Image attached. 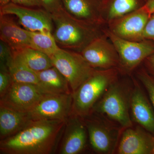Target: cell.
I'll return each mask as SVG.
<instances>
[{"instance_id":"cell-1","label":"cell","mask_w":154,"mask_h":154,"mask_svg":"<svg viewBox=\"0 0 154 154\" xmlns=\"http://www.w3.org/2000/svg\"><path fill=\"white\" fill-rule=\"evenodd\" d=\"M66 122L60 120L32 121L17 133L0 140V154L55 152Z\"/></svg>"},{"instance_id":"cell-2","label":"cell","mask_w":154,"mask_h":154,"mask_svg":"<svg viewBox=\"0 0 154 154\" xmlns=\"http://www.w3.org/2000/svg\"><path fill=\"white\" fill-rule=\"evenodd\" d=\"M51 16L54 28L53 35L60 48L81 52L92 42L104 34L105 26L75 19L64 8Z\"/></svg>"},{"instance_id":"cell-3","label":"cell","mask_w":154,"mask_h":154,"mask_svg":"<svg viewBox=\"0 0 154 154\" xmlns=\"http://www.w3.org/2000/svg\"><path fill=\"white\" fill-rule=\"evenodd\" d=\"M133 86L131 76L119 77L95 105L92 113L105 116L123 129L133 126L130 115Z\"/></svg>"},{"instance_id":"cell-4","label":"cell","mask_w":154,"mask_h":154,"mask_svg":"<svg viewBox=\"0 0 154 154\" xmlns=\"http://www.w3.org/2000/svg\"><path fill=\"white\" fill-rule=\"evenodd\" d=\"M120 75L117 68L96 69L73 93L72 114L82 118L90 115L107 88Z\"/></svg>"},{"instance_id":"cell-5","label":"cell","mask_w":154,"mask_h":154,"mask_svg":"<svg viewBox=\"0 0 154 154\" xmlns=\"http://www.w3.org/2000/svg\"><path fill=\"white\" fill-rule=\"evenodd\" d=\"M103 31L118 52L119 64L117 69L121 75H132L144 61L154 53V41L148 39L138 42L125 40L116 36L105 26Z\"/></svg>"},{"instance_id":"cell-6","label":"cell","mask_w":154,"mask_h":154,"mask_svg":"<svg viewBox=\"0 0 154 154\" xmlns=\"http://www.w3.org/2000/svg\"><path fill=\"white\" fill-rule=\"evenodd\" d=\"M83 118L92 149L99 154L115 152L123 128L105 116L95 113Z\"/></svg>"},{"instance_id":"cell-7","label":"cell","mask_w":154,"mask_h":154,"mask_svg":"<svg viewBox=\"0 0 154 154\" xmlns=\"http://www.w3.org/2000/svg\"><path fill=\"white\" fill-rule=\"evenodd\" d=\"M51 58L53 66L67 80L72 94L96 70L81 53L73 51L60 48Z\"/></svg>"},{"instance_id":"cell-8","label":"cell","mask_w":154,"mask_h":154,"mask_svg":"<svg viewBox=\"0 0 154 154\" xmlns=\"http://www.w3.org/2000/svg\"><path fill=\"white\" fill-rule=\"evenodd\" d=\"M72 94H46L28 113L32 121L66 122L72 115Z\"/></svg>"},{"instance_id":"cell-9","label":"cell","mask_w":154,"mask_h":154,"mask_svg":"<svg viewBox=\"0 0 154 154\" xmlns=\"http://www.w3.org/2000/svg\"><path fill=\"white\" fill-rule=\"evenodd\" d=\"M151 16L145 7L110 21L106 27L119 38L131 41L145 39L143 33L146 25Z\"/></svg>"},{"instance_id":"cell-10","label":"cell","mask_w":154,"mask_h":154,"mask_svg":"<svg viewBox=\"0 0 154 154\" xmlns=\"http://www.w3.org/2000/svg\"><path fill=\"white\" fill-rule=\"evenodd\" d=\"M88 130L84 119L72 114L66 122L56 152L59 154L81 153L88 147Z\"/></svg>"},{"instance_id":"cell-11","label":"cell","mask_w":154,"mask_h":154,"mask_svg":"<svg viewBox=\"0 0 154 154\" xmlns=\"http://www.w3.org/2000/svg\"><path fill=\"white\" fill-rule=\"evenodd\" d=\"M46 94L37 85L13 82L2 98L0 105L23 113L31 111Z\"/></svg>"},{"instance_id":"cell-12","label":"cell","mask_w":154,"mask_h":154,"mask_svg":"<svg viewBox=\"0 0 154 154\" xmlns=\"http://www.w3.org/2000/svg\"><path fill=\"white\" fill-rule=\"evenodd\" d=\"M0 14L16 16L20 25L28 31H53L51 14L43 9H33L11 2L0 9Z\"/></svg>"},{"instance_id":"cell-13","label":"cell","mask_w":154,"mask_h":154,"mask_svg":"<svg viewBox=\"0 0 154 154\" xmlns=\"http://www.w3.org/2000/svg\"><path fill=\"white\" fill-rule=\"evenodd\" d=\"M80 53L94 69H107L118 68V52L105 33L92 42Z\"/></svg>"},{"instance_id":"cell-14","label":"cell","mask_w":154,"mask_h":154,"mask_svg":"<svg viewBox=\"0 0 154 154\" xmlns=\"http://www.w3.org/2000/svg\"><path fill=\"white\" fill-rule=\"evenodd\" d=\"M131 77L133 82L130 100L131 119L154 135V107L141 84L132 75Z\"/></svg>"},{"instance_id":"cell-15","label":"cell","mask_w":154,"mask_h":154,"mask_svg":"<svg viewBox=\"0 0 154 154\" xmlns=\"http://www.w3.org/2000/svg\"><path fill=\"white\" fill-rule=\"evenodd\" d=\"M153 135L139 125L123 129L117 148L118 154H151Z\"/></svg>"},{"instance_id":"cell-16","label":"cell","mask_w":154,"mask_h":154,"mask_svg":"<svg viewBox=\"0 0 154 154\" xmlns=\"http://www.w3.org/2000/svg\"><path fill=\"white\" fill-rule=\"evenodd\" d=\"M65 10L72 17L83 22L105 26L102 19V0H61Z\"/></svg>"},{"instance_id":"cell-17","label":"cell","mask_w":154,"mask_h":154,"mask_svg":"<svg viewBox=\"0 0 154 154\" xmlns=\"http://www.w3.org/2000/svg\"><path fill=\"white\" fill-rule=\"evenodd\" d=\"M0 38L13 51L30 47L29 31L19 27L7 15L0 14Z\"/></svg>"},{"instance_id":"cell-18","label":"cell","mask_w":154,"mask_h":154,"mask_svg":"<svg viewBox=\"0 0 154 154\" xmlns=\"http://www.w3.org/2000/svg\"><path fill=\"white\" fill-rule=\"evenodd\" d=\"M31 121L28 113L0 105V140L17 133Z\"/></svg>"},{"instance_id":"cell-19","label":"cell","mask_w":154,"mask_h":154,"mask_svg":"<svg viewBox=\"0 0 154 154\" xmlns=\"http://www.w3.org/2000/svg\"><path fill=\"white\" fill-rule=\"evenodd\" d=\"M36 73L38 86L45 94H72L67 80L55 67Z\"/></svg>"},{"instance_id":"cell-20","label":"cell","mask_w":154,"mask_h":154,"mask_svg":"<svg viewBox=\"0 0 154 154\" xmlns=\"http://www.w3.org/2000/svg\"><path fill=\"white\" fill-rule=\"evenodd\" d=\"M146 0H102V19L105 25L117 19L145 6Z\"/></svg>"},{"instance_id":"cell-21","label":"cell","mask_w":154,"mask_h":154,"mask_svg":"<svg viewBox=\"0 0 154 154\" xmlns=\"http://www.w3.org/2000/svg\"><path fill=\"white\" fill-rule=\"evenodd\" d=\"M13 51L14 58L36 72L53 66L49 56L32 48H24Z\"/></svg>"},{"instance_id":"cell-22","label":"cell","mask_w":154,"mask_h":154,"mask_svg":"<svg viewBox=\"0 0 154 154\" xmlns=\"http://www.w3.org/2000/svg\"><path fill=\"white\" fill-rule=\"evenodd\" d=\"M29 31L30 47L47 54L50 57L60 49L52 32Z\"/></svg>"},{"instance_id":"cell-23","label":"cell","mask_w":154,"mask_h":154,"mask_svg":"<svg viewBox=\"0 0 154 154\" xmlns=\"http://www.w3.org/2000/svg\"><path fill=\"white\" fill-rule=\"evenodd\" d=\"M8 67L13 82L38 85L37 73L16 59L14 57L8 64Z\"/></svg>"},{"instance_id":"cell-24","label":"cell","mask_w":154,"mask_h":154,"mask_svg":"<svg viewBox=\"0 0 154 154\" xmlns=\"http://www.w3.org/2000/svg\"><path fill=\"white\" fill-rule=\"evenodd\" d=\"M135 77L145 90L154 108V76L147 71L143 65L136 69Z\"/></svg>"},{"instance_id":"cell-25","label":"cell","mask_w":154,"mask_h":154,"mask_svg":"<svg viewBox=\"0 0 154 154\" xmlns=\"http://www.w3.org/2000/svg\"><path fill=\"white\" fill-rule=\"evenodd\" d=\"M0 66V98H1L8 90L13 81L8 67L4 65Z\"/></svg>"},{"instance_id":"cell-26","label":"cell","mask_w":154,"mask_h":154,"mask_svg":"<svg viewBox=\"0 0 154 154\" xmlns=\"http://www.w3.org/2000/svg\"><path fill=\"white\" fill-rule=\"evenodd\" d=\"M14 58L13 51L7 43L2 40L0 41V65L8 64Z\"/></svg>"},{"instance_id":"cell-27","label":"cell","mask_w":154,"mask_h":154,"mask_svg":"<svg viewBox=\"0 0 154 154\" xmlns=\"http://www.w3.org/2000/svg\"><path fill=\"white\" fill-rule=\"evenodd\" d=\"M42 8L51 14L57 13L64 8L61 0H39Z\"/></svg>"},{"instance_id":"cell-28","label":"cell","mask_w":154,"mask_h":154,"mask_svg":"<svg viewBox=\"0 0 154 154\" xmlns=\"http://www.w3.org/2000/svg\"><path fill=\"white\" fill-rule=\"evenodd\" d=\"M143 36L145 39L154 41V12L152 14L146 25Z\"/></svg>"},{"instance_id":"cell-29","label":"cell","mask_w":154,"mask_h":154,"mask_svg":"<svg viewBox=\"0 0 154 154\" xmlns=\"http://www.w3.org/2000/svg\"><path fill=\"white\" fill-rule=\"evenodd\" d=\"M11 2L24 7L42 8L39 0H11Z\"/></svg>"},{"instance_id":"cell-30","label":"cell","mask_w":154,"mask_h":154,"mask_svg":"<svg viewBox=\"0 0 154 154\" xmlns=\"http://www.w3.org/2000/svg\"><path fill=\"white\" fill-rule=\"evenodd\" d=\"M142 65L147 71L154 76V53L147 58Z\"/></svg>"},{"instance_id":"cell-31","label":"cell","mask_w":154,"mask_h":154,"mask_svg":"<svg viewBox=\"0 0 154 154\" xmlns=\"http://www.w3.org/2000/svg\"><path fill=\"white\" fill-rule=\"evenodd\" d=\"M145 7L152 15L154 12V0H146Z\"/></svg>"},{"instance_id":"cell-32","label":"cell","mask_w":154,"mask_h":154,"mask_svg":"<svg viewBox=\"0 0 154 154\" xmlns=\"http://www.w3.org/2000/svg\"><path fill=\"white\" fill-rule=\"evenodd\" d=\"M11 2V0H0V9L2 8Z\"/></svg>"},{"instance_id":"cell-33","label":"cell","mask_w":154,"mask_h":154,"mask_svg":"<svg viewBox=\"0 0 154 154\" xmlns=\"http://www.w3.org/2000/svg\"><path fill=\"white\" fill-rule=\"evenodd\" d=\"M154 154V135H153L152 141V148L151 154Z\"/></svg>"}]
</instances>
